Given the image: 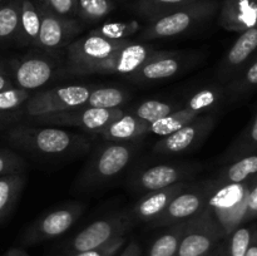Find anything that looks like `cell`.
Returning <instances> with one entry per match:
<instances>
[{"instance_id": "obj_1", "label": "cell", "mask_w": 257, "mask_h": 256, "mask_svg": "<svg viewBox=\"0 0 257 256\" xmlns=\"http://www.w3.org/2000/svg\"><path fill=\"white\" fill-rule=\"evenodd\" d=\"M8 140L17 147L42 157H64L90 148L87 137L53 127L18 125L10 130Z\"/></svg>"}, {"instance_id": "obj_2", "label": "cell", "mask_w": 257, "mask_h": 256, "mask_svg": "<svg viewBox=\"0 0 257 256\" xmlns=\"http://www.w3.org/2000/svg\"><path fill=\"white\" fill-rule=\"evenodd\" d=\"M210 193L207 207L222 228L225 238L246 222L248 197L255 181L245 182H221L216 180Z\"/></svg>"}, {"instance_id": "obj_3", "label": "cell", "mask_w": 257, "mask_h": 256, "mask_svg": "<svg viewBox=\"0 0 257 256\" xmlns=\"http://www.w3.org/2000/svg\"><path fill=\"white\" fill-rule=\"evenodd\" d=\"M220 7L217 0H198L165 17L148 22L138 38L141 40H153L177 37L210 20L220 10Z\"/></svg>"}, {"instance_id": "obj_4", "label": "cell", "mask_w": 257, "mask_h": 256, "mask_svg": "<svg viewBox=\"0 0 257 256\" xmlns=\"http://www.w3.org/2000/svg\"><path fill=\"white\" fill-rule=\"evenodd\" d=\"M135 153V145L110 142L94 153L78 177V185L80 188H93L117 177L130 165Z\"/></svg>"}, {"instance_id": "obj_5", "label": "cell", "mask_w": 257, "mask_h": 256, "mask_svg": "<svg viewBox=\"0 0 257 256\" xmlns=\"http://www.w3.org/2000/svg\"><path fill=\"white\" fill-rule=\"evenodd\" d=\"M225 238L222 228L210 208L190 218L176 256H208Z\"/></svg>"}, {"instance_id": "obj_6", "label": "cell", "mask_w": 257, "mask_h": 256, "mask_svg": "<svg viewBox=\"0 0 257 256\" xmlns=\"http://www.w3.org/2000/svg\"><path fill=\"white\" fill-rule=\"evenodd\" d=\"M90 92V87L79 84L50 88L32 95L23 107L25 114L32 118L64 112L83 107Z\"/></svg>"}, {"instance_id": "obj_7", "label": "cell", "mask_w": 257, "mask_h": 256, "mask_svg": "<svg viewBox=\"0 0 257 256\" xmlns=\"http://www.w3.org/2000/svg\"><path fill=\"white\" fill-rule=\"evenodd\" d=\"M131 40H112L89 33L83 38L73 40L67 47V72L79 75L87 68L102 62Z\"/></svg>"}, {"instance_id": "obj_8", "label": "cell", "mask_w": 257, "mask_h": 256, "mask_svg": "<svg viewBox=\"0 0 257 256\" xmlns=\"http://www.w3.org/2000/svg\"><path fill=\"white\" fill-rule=\"evenodd\" d=\"M135 222L133 216L128 212L113 213L94 221L75 235L70 243V250L77 253L102 247L120 236H125Z\"/></svg>"}, {"instance_id": "obj_9", "label": "cell", "mask_w": 257, "mask_h": 256, "mask_svg": "<svg viewBox=\"0 0 257 256\" xmlns=\"http://www.w3.org/2000/svg\"><path fill=\"white\" fill-rule=\"evenodd\" d=\"M213 185H215L213 180H208L197 185L190 183L187 188L176 196L175 200L170 203L167 210L160 217L148 223L150 227H168L181 221L190 220L202 212L207 206Z\"/></svg>"}, {"instance_id": "obj_10", "label": "cell", "mask_w": 257, "mask_h": 256, "mask_svg": "<svg viewBox=\"0 0 257 256\" xmlns=\"http://www.w3.org/2000/svg\"><path fill=\"white\" fill-rule=\"evenodd\" d=\"M123 114L124 112L120 108L105 109V108L80 107L64 110V112L53 113V114L40 115V117H35L34 119L43 123L77 127L89 133L98 135Z\"/></svg>"}, {"instance_id": "obj_11", "label": "cell", "mask_w": 257, "mask_h": 256, "mask_svg": "<svg viewBox=\"0 0 257 256\" xmlns=\"http://www.w3.org/2000/svg\"><path fill=\"white\" fill-rule=\"evenodd\" d=\"M216 122L217 118L212 113L200 115L172 135L161 137L153 146V152L160 155H178L197 148L212 132Z\"/></svg>"}, {"instance_id": "obj_12", "label": "cell", "mask_w": 257, "mask_h": 256, "mask_svg": "<svg viewBox=\"0 0 257 256\" xmlns=\"http://www.w3.org/2000/svg\"><path fill=\"white\" fill-rule=\"evenodd\" d=\"M153 47L140 43H130L120 48L102 62L83 70L79 75L89 74H123L131 75L140 69L147 60L157 54Z\"/></svg>"}, {"instance_id": "obj_13", "label": "cell", "mask_w": 257, "mask_h": 256, "mask_svg": "<svg viewBox=\"0 0 257 256\" xmlns=\"http://www.w3.org/2000/svg\"><path fill=\"white\" fill-rule=\"evenodd\" d=\"M200 166L195 163H172L157 165L140 171L133 176L131 187L140 192H152L171 187L176 183L185 182L200 171Z\"/></svg>"}, {"instance_id": "obj_14", "label": "cell", "mask_w": 257, "mask_h": 256, "mask_svg": "<svg viewBox=\"0 0 257 256\" xmlns=\"http://www.w3.org/2000/svg\"><path fill=\"white\" fill-rule=\"evenodd\" d=\"M42 25L39 33L38 48L52 52L54 49L68 47L79 34L80 25L74 18H64L50 12L47 7L38 4Z\"/></svg>"}, {"instance_id": "obj_15", "label": "cell", "mask_w": 257, "mask_h": 256, "mask_svg": "<svg viewBox=\"0 0 257 256\" xmlns=\"http://www.w3.org/2000/svg\"><path fill=\"white\" fill-rule=\"evenodd\" d=\"M257 54V27L240 33L218 67V79L230 83L255 59Z\"/></svg>"}, {"instance_id": "obj_16", "label": "cell", "mask_w": 257, "mask_h": 256, "mask_svg": "<svg viewBox=\"0 0 257 256\" xmlns=\"http://www.w3.org/2000/svg\"><path fill=\"white\" fill-rule=\"evenodd\" d=\"M82 212L83 207L79 205L67 206L50 211L28 228L24 241L28 243H35L58 237L74 225Z\"/></svg>"}, {"instance_id": "obj_17", "label": "cell", "mask_w": 257, "mask_h": 256, "mask_svg": "<svg viewBox=\"0 0 257 256\" xmlns=\"http://www.w3.org/2000/svg\"><path fill=\"white\" fill-rule=\"evenodd\" d=\"M55 64L49 58L27 55L13 65V80L15 85L27 90H34L47 84L53 78Z\"/></svg>"}, {"instance_id": "obj_18", "label": "cell", "mask_w": 257, "mask_h": 256, "mask_svg": "<svg viewBox=\"0 0 257 256\" xmlns=\"http://www.w3.org/2000/svg\"><path fill=\"white\" fill-rule=\"evenodd\" d=\"M188 186L190 182L185 181V182L176 183L171 187L147 192L136 202L131 211V215L133 216L136 222L151 223L160 217L167 210L170 203L175 200L176 196L180 195Z\"/></svg>"}, {"instance_id": "obj_19", "label": "cell", "mask_w": 257, "mask_h": 256, "mask_svg": "<svg viewBox=\"0 0 257 256\" xmlns=\"http://www.w3.org/2000/svg\"><path fill=\"white\" fill-rule=\"evenodd\" d=\"M218 24L233 33H242L257 27V0H223Z\"/></svg>"}, {"instance_id": "obj_20", "label": "cell", "mask_w": 257, "mask_h": 256, "mask_svg": "<svg viewBox=\"0 0 257 256\" xmlns=\"http://www.w3.org/2000/svg\"><path fill=\"white\" fill-rule=\"evenodd\" d=\"M181 59L172 53L158 52L130 77L136 82H156L172 78L181 70Z\"/></svg>"}, {"instance_id": "obj_21", "label": "cell", "mask_w": 257, "mask_h": 256, "mask_svg": "<svg viewBox=\"0 0 257 256\" xmlns=\"http://www.w3.org/2000/svg\"><path fill=\"white\" fill-rule=\"evenodd\" d=\"M150 124L140 119L135 114H123L107 128L98 133V136L108 142H130V141L142 138L148 133Z\"/></svg>"}, {"instance_id": "obj_22", "label": "cell", "mask_w": 257, "mask_h": 256, "mask_svg": "<svg viewBox=\"0 0 257 256\" xmlns=\"http://www.w3.org/2000/svg\"><path fill=\"white\" fill-rule=\"evenodd\" d=\"M40 25H42V17L37 3L34 0H22L19 30L15 40L23 47L38 48Z\"/></svg>"}, {"instance_id": "obj_23", "label": "cell", "mask_w": 257, "mask_h": 256, "mask_svg": "<svg viewBox=\"0 0 257 256\" xmlns=\"http://www.w3.org/2000/svg\"><path fill=\"white\" fill-rule=\"evenodd\" d=\"M256 177L257 151L223 166L216 176V180L221 182H245Z\"/></svg>"}, {"instance_id": "obj_24", "label": "cell", "mask_w": 257, "mask_h": 256, "mask_svg": "<svg viewBox=\"0 0 257 256\" xmlns=\"http://www.w3.org/2000/svg\"><path fill=\"white\" fill-rule=\"evenodd\" d=\"M198 0H136L133 10L148 22L176 12Z\"/></svg>"}, {"instance_id": "obj_25", "label": "cell", "mask_w": 257, "mask_h": 256, "mask_svg": "<svg viewBox=\"0 0 257 256\" xmlns=\"http://www.w3.org/2000/svg\"><path fill=\"white\" fill-rule=\"evenodd\" d=\"M200 115L202 114H198L197 112L188 108L187 105H183L181 109H176L167 117L161 118V119L151 123L148 133H153V135H157L160 137H166V136H170L175 133L176 131L181 130L183 125L191 123Z\"/></svg>"}, {"instance_id": "obj_26", "label": "cell", "mask_w": 257, "mask_h": 256, "mask_svg": "<svg viewBox=\"0 0 257 256\" xmlns=\"http://www.w3.org/2000/svg\"><path fill=\"white\" fill-rule=\"evenodd\" d=\"M255 151H257V114L251 120L247 128L238 136L237 140L221 156L218 162H221L222 165H227V163L238 160L242 156L255 152Z\"/></svg>"}, {"instance_id": "obj_27", "label": "cell", "mask_w": 257, "mask_h": 256, "mask_svg": "<svg viewBox=\"0 0 257 256\" xmlns=\"http://www.w3.org/2000/svg\"><path fill=\"white\" fill-rule=\"evenodd\" d=\"M188 221V220H187ZM187 221H181L172 226H168V230L158 236L148 251V256H176L178 252L181 240L185 233Z\"/></svg>"}, {"instance_id": "obj_28", "label": "cell", "mask_w": 257, "mask_h": 256, "mask_svg": "<svg viewBox=\"0 0 257 256\" xmlns=\"http://www.w3.org/2000/svg\"><path fill=\"white\" fill-rule=\"evenodd\" d=\"M25 183L23 173L0 177V222L12 212Z\"/></svg>"}, {"instance_id": "obj_29", "label": "cell", "mask_w": 257, "mask_h": 256, "mask_svg": "<svg viewBox=\"0 0 257 256\" xmlns=\"http://www.w3.org/2000/svg\"><path fill=\"white\" fill-rule=\"evenodd\" d=\"M22 0H4L0 4V43L17 39Z\"/></svg>"}, {"instance_id": "obj_30", "label": "cell", "mask_w": 257, "mask_h": 256, "mask_svg": "<svg viewBox=\"0 0 257 256\" xmlns=\"http://www.w3.org/2000/svg\"><path fill=\"white\" fill-rule=\"evenodd\" d=\"M127 93L120 88L102 87L92 89L89 98L83 107L113 109V108H119L123 103L127 102Z\"/></svg>"}, {"instance_id": "obj_31", "label": "cell", "mask_w": 257, "mask_h": 256, "mask_svg": "<svg viewBox=\"0 0 257 256\" xmlns=\"http://www.w3.org/2000/svg\"><path fill=\"white\" fill-rule=\"evenodd\" d=\"M257 87V57L226 88L228 97L238 100Z\"/></svg>"}, {"instance_id": "obj_32", "label": "cell", "mask_w": 257, "mask_h": 256, "mask_svg": "<svg viewBox=\"0 0 257 256\" xmlns=\"http://www.w3.org/2000/svg\"><path fill=\"white\" fill-rule=\"evenodd\" d=\"M113 0H77V17L87 23H97L114 10Z\"/></svg>"}, {"instance_id": "obj_33", "label": "cell", "mask_w": 257, "mask_h": 256, "mask_svg": "<svg viewBox=\"0 0 257 256\" xmlns=\"http://www.w3.org/2000/svg\"><path fill=\"white\" fill-rule=\"evenodd\" d=\"M256 228L250 226H240L226 237L223 245V256H245L252 242Z\"/></svg>"}, {"instance_id": "obj_34", "label": "cell", "mask_w": 257, "mask_h": 256, "mask_svg": "<svg viewBox=\"0 0 257 256\" xmlns=\"http://www.w3.org/2000/svg\"><path fill=\"white\" fill-rule=\"evenodd\" d=\"M141 24L137 20L130 22H113L105 23L97 29L92 30V34L100 35L112 40H130L132 35L137 34L141 30Z\"/></svg>"}, {"instance_id": "obj_35", "label": "cell", "mask_w": 257, "mask_h": 256, "mask_svg": "<svg viewBox=\"0 0 257 256\" xmlns=\"http://www.w3.org/2000/svg\"><path fill=\"white\" fill-rule=\"evenodd\" d=\"M176 107L172 103L163 102V100L157 99H150L146 102L141 103L140 105L133 109L132 114L138 117L140 119L145 120L148 124L156 122V120L161 119V118L167 117L172 112H175Z\"/></svg>"}, {"instance_id": "obj_36", "label": "cell", "mask_w": 257, "mask_h": 256, "mask_svg": "<svg viewBox=\"0 0 257 256\" xmlns=\"http://www.w3.org/2000/svg\"><path fill=\"white\" fill-rule=\"evenodd\" d=\"M32 97L30 90L19 87H13L0 92V113L12 112L23 107Z\"/></svg>"}, {"instance_id": "obj_37", "label": "cell", "mask_w": 257, "mask_h": 256, "mask_svg": "<svg viewBox=\"0 0 257 256\" xmlns=\"http://www.w3.org/2000/svg\"><path fill=\"white\" fill-rule=\"evenodd\" d=\"M25 162L12 151L0 150V177L14 173H23Z\"/></svg>"}, {"instance_id": "obj_38", "label": "cell", "mask_w": 257, "mask_h": 256, "mask_svg": "<svg viewBox=\"0 0 257 256\" xmlns=\"http://www.w3.org/2000/svg\"><path fill=\"white\" fill-rule=\"evenodd\" d=\"M38 4L44 5L59 17L74 18L77 15V0H39Z\"/></svg>"}, {"instance_id": "obj_39", "label": "cell", "mask_w": 257, "mask_h": 256, "mask_svg": "<svg viewBox=\"0 0 257 256\" xmlns=\"http://www.w3.org/2000/svg\"><path fill=\"white\" fill-rule=\"evenodd\" d=\"M125 241H127L125 236H120V237L110 241V242L102 246V247L89 251H83V252H77L74 256H117L119 251L123 248V246H124Z\"/></svg>"}, {"instance_id": "obj_40", "label": "cell", "mask_w": 257, "mask_h": 256, "mask_svg": "<svg viewBox=\"0 0 257 256\" xmlns=\"http://www.w3.org/2000/svg\"><path fill=\"white\" fill-rule=\"evenodd\" d=\"M257 217V177L255 178L251 187L250 197H248L247 215H246V222Z\"/></svg>"}, {"instance_id": "obj_41", "label": "cell", "mask_w": 257, "mask_h": 256, "mask_svg": "<svg viewBox=\"0 0 257 256\" xmlns=\"http://www.w3.org/2000/svg\"><path fill=\"white\" fill-rule=\"evenodd\" d=\"M142 255V248L140 243L136 240H132L124 248L120 250V252L117 256H141Z\"/></svg>"}, {"instance_id": "obj_42", "label": "cell", "mask_w": 257, "mask_h": 256, "mask_svg": "<svg viewBox=\"0 0 257 256\" xmlns=\"http://www.w3.org/2000/svg\"><path fill=\"white\" fill-rule=\"evenodd\" d=\"M13 87H17L14 80H13L7 73H4L3 68H0V92L5 89H9V88H13Z\"/></svg>"}, {"instance_id": "obj_43", "label": "cell", "mask_w": 257, "mask_h": 256, "mask_svg": "<svg viewBox=\"0 0 257 256\" xmlns=\"http://www.w3.org/2000/svg\"><path fill=\"white\" fill-rule=\"evenodd\" d=\"M245 256H257V230H255L252 242H251L250 247H248L247 252H246Z\"/></svg>"}, {"instance_id": "obj_44", "label": "cell", "mask_w": 257, "mask_h": 256, "mask_svg": "<svg viewBox=\"0 0 257 256\" xmlns=\"http://www.w3.org/2000/svg\"><path fill=\"white\" fill-rule=\"evenodd\" d=\"M5 256H27V255H25V252H23V251L17 250V248H15V250H10L9 252L5 253Z\"/></svg>"}, {"instance_id": "obj_45", "label": "cell", "mask_w": 257, "mask_h": 256, "mask_svg": "<svg viewBox=\"0 0 257 256\" xmlns=\"http://www.w3.org/2000/svg\"><path fill=\"white\" fill-rule=\"evenodd\" d=\"M210 256H223V245H220V247H216Z\"/></svg>"}, {"instance_id": "obj_46", "label": "cell", "mask_w": 257, "mask_h": 256, "mask_svg": "<svg viewBox=\"0 0 257 256\" xmlns=\"http://www.w3.org/2000/svg\"><path fill=\"white\" fill-rule=\"evenodd\" d=\"M3 2H4V0H0V4H2V3H3Z\"/></svg>"}, {"instance_id": "obj_47", "label": "cell", "mask_w": 257, "mask_h": 256, "mask_svg": "<svg viewBox=\"0 0 257 256\" xmlns=\"http://www.w3.org/2000/svg\"><path fill=\"white\" fill-rule=\"evenodd\" d=\"M0 64H2V59H0Z\"/></svg>"}]
</instances>
